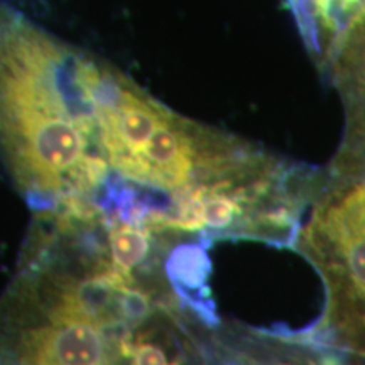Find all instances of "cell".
Listing matches in <instances>:
<instances>
[{"label": "cell", "mask_w": 365, "mask_h": 365, "mask_svg": "<svg viewBox=\"0 0 365 365\" xmlns=\"http://www.w3.org/2000/svg\"><path fill=\"white\" fill-rule=\"evenodd\" d=\"M346 108L344 156L365 171V12L341 41L330 70Z\"/></svg>", "instance_id": "cell-3"}, {"label": "cell", "mask_w": 365, "mask_h": 365, "mask_svg": "<svg viewBox=\"0 0 365 365\" xmlns=\"http://www.w3.org/2000/svg\"><path fill=\"white\" fill-rule=\"evenodd\" d=\"M150 228L139 223L115 220L108 225V249H110L112 266L117 272L134 277L150 255Z\"/></svg>", "instance_id": "cell-5"}, {"label": "cell", "mask_w": 365, "mask_h": 365, "mask_svg": "<svg viewBox=\"0 0 365 365\" xmlns=\"http://www.w3.org/2000/svg\"><path fill=\"white\" fill-rule=\"evenodd\" d=\"M309 53L328 70L341 41L365 12V0H286Z\"/></svg>", "instance_id": "cell-4"}, {"label": "cell", "mask_w": 365, "mask_h": 365, "mask_svg": "<svg viewBox=\"0 0 365 365\" xmlns=\"http://www.w3.org/2000/svg\"><path fill=\"white\" fill-rule=\"evenodd\" d=\"M118 355L125 365H181L182 357L163 344L153 331H127L118 339Z\"/></svg>", "instance_id": "cell-6"}, {"label": "cell", "mask_w": 365, "mask_h": 365, "mask_svg": "<svg viewBox=\"0 0 365 365\" xmlns=\"http://www.w3.org/2000/svg\"><path fill=\"white\" fill-rule=\"evenodd\" d=\"M85 51L0 0V154L38 203L85 202L108 176Z\"/></svg>", "instance_id": "cell-1"}, {"label": "cell", "mask_w": 365, "mask_h": 365, "mask_svg": "<svg viewBox=\"0 0 365 365\" xmlns=\"http://www.w3.org/2000/svg\"><path fill=\"white\" fill-rule=\"evenodd\" d=\"M284 365H286V364H284Z\"/></svg>", "instance_id": "cell-7"}, {"label": "cell", "mask_w": 365, "mask_h": 365, "mask_svg": "<svg viewBox=\"0 0 365 365\" xmlns=\"http://www.w3.org/2000/svg\"><path fill=\"white\" fill-rule=\"evenodd\" d=\"M298 249L323 276V331L365 359V180L345 182L317 205Z\"/></svg>", "instance_id": "cell-2"}]
</instances>
